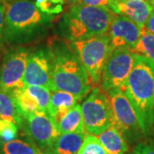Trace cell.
<instances>
[{
    "mask_svg": "<svg viewBox=\"0 0 154 154\" xmlns=\"http://www.w3.org/2000/svg\"><path fill=\"white\" fill-rule=\"evenodd\" d=\"M145 28H146L149 32L154 34V9L152 11L147 21L145 24Z\"/></svg>",
    "mask_w": 154,
    "mask_h": 154,
    "instance_id": "obj_29",
    "label": "cell"
},
{
    "mask_svg": "<svg viewBox=\"0 0 154 154\" xmlns=\"http://www.w3.org/2000/svg\"><path fill=\"white\" fill-rule=\"evenodd\" d=\"M77 154H108L99 142L98 137L87 134Z\"/></svg>",
    "mask_w": 154,
    "mask_h": 154,
    "instance_id": "obj_23",
    "label": "cell"
},
{
    "mask_svg": "<svg viewBox=\"0 0 154 154\" xmlns=\"http://www.w3.org/2000/svg\"><path fill=\"white\" fill-rule=\"evenodd\" d=\"M51 17L42 13L31 0H6L4 34L11 42L31 40L44 30Z\"/></svg>",
    "mask_w": 154,
    "mask_h": 154,
    "instance_id": "obj_2",
    "label": "cell"
},
{
    "mask_svg": "<svg viewBox=\"0 0 154 154\" xmlns=\"http://www.w3.org/2000/svg\"><path fill=\"white\" fill-rule=\"evenodd\" d=\"M63 1H64V3H69V4L76 5V4H79L80 0H63Z\"/></svg>",
    "mask_w": 154,
    "mask_h": 154,
    "instance_id": "obj_30",
    "label": "cell"
},
{
    "mask_svg": "<svg viewBox=\"0 0 154 154\" xmlns=\"http://www.w3.org/2000/svg\"><path fill=\"white\" fill-rule=\"evenodd\" d=\"M141 28L132 20L121 15L114 14L107 32L113 48L132 50L140 37Z\"/></svg>",
    "mask_w": 154,
    "mask_h": 154,
    "instance_id": "obj_12",
    "label": "cell"
},
{
    "mask_svg": "<svg viewBox=\"0 0 154 154\" xmlns=\"http://www.w3.org/2000/svg\"><path fill=\"white\" fill-rule=\"evenodd\" d=\"M128 154H134V153H133V152H132V153H128Z\"/></svg>",
    "mask_w": 154,
    "mask_h": 154,
    "instance_id": "obj_34",
    "label": "cell"
},
{
    "mask_svg": "<svg viewBox=\"0 0 154 154\" xmlns=\"http://www.w3.org/2000/svg\"><path fill=\"white\" fill-rule=\"evenodd\" d=\"M27 90L38 102L39 108L47 112L51 101V91L41 86H25ZM48 113V112H47Z\"/></svg>",
    "mask_w": 154,
    "mask_h": 154,
    "instance_id": "obj_22",
    "label": "cell"
},
{
    "mask_svg": "<svg viewBox=\"0 0 154 154\" xmlns=\"http://www.w3.org/2000/svg\"><path fill=\"white\" fill-rule=\"evenodd\" d=\"M29 140L42 152H47L60 135L57 124L45 110H37L23 119L22 126Z\"/></svg>",
    "mask_w": 154,
    "mask_h": 154,
    "instance_id": "obj_9",
    "label": "cell"
},
{
    "mask_svg": "<svg viewBox=\"0 0 154 154\" xmlns=\"http://www.w3.org/2000/svg\"><path fill=\"white\" fill-rule=\"evenodd\" d=\"M67 45L88 72L93 84H98L101 80L105 63L114 50L107 33L68 40Z\"/></svg>",
    "mask_w": 154,
    "mask_h": 154,
    "instance_id": "obj_5",
    "label": "cell"
},
{
    "mask_svg": "<svg viewBox=\"0 0 154 154\" xmlns=\"http://www.w3.org/2000/svg\"><path fill=\"white\" fill-rule=\"evenodd\" d=\"M57 127L60 134L68 133L85 134L86 130L83 122L81 105L76 104L74 107L68 110L66 114L57 123Z\"/></svg>",
    "mask_w": 154,
    "mask_h": 154,
    "instance_id": "obj_18",
    "label": "cell"
},
{
    "mask_svg": "<svg viewBox=\"0 0 154 154\" xmlns=\"http://www.w3.org/2000/svg\"><path fill=\"white\" fill-rule=\"evenodd\" d=\"M4 1H5V0H0V4H1V3H3Z\"/></svg>",
    "mask_w": 154,
    "mask_h": 154,
    "instance_id": "obj_32",
    "label": "cell"
},
{
    "mask_svg": "<svg viewBox=\"0 0 154 154\" xmlns=\"http://www.w3.org/2000/svg\"><path fill=\"white\" fill-rule=\"evenodd\" d=\"M112 110V125L120 131L130 145L137 144L144 137L137 116L128 99L121 88H113L107 92Z\"/></svg>",
    "mask_w": 154,
    "mask_h": 154,
    "instance_id": "obj_6",
    "label": "cell"
},
{
    "mask_svg": "<svg viewBox=\"0 0 154 154\" xmlns=\"http://www.w3.org/2000/svg\"><path fill=\"white\" fill-rule=\"evenodd\" d=\"M81 97L64 91H53L51 95L48 114L57 124L60 119L66 114V112L72 107L78 104Z\"/></svg>",
    "mask_w": 154,
    "mask_h": 154,
    "instance_id": "obj_14",
    "label": "cell"
},
{
    "mask_svg": "<svg viewBox=\"0 0 154 154\" xmlns=\"http://www.w3.org/2000/svg\"><path fill=\"white\" fill-rule=\"evenodd\" d=\"M39 154H45V153H44V152H40Z\"/></svg>",
    "mask_w": 154,
    "mask_h": 154,
    "instance_id": "obj_33",
    "label": "cell"
},
{
    "mask_svg": "<svg viewBox=\"0 0 154 154\" xmlns=\"http://www.w3.org/2000/svg\"><path fill=\"white\" fill-rule=\"evenodd\" d=\"M6 11V0L0 4V40L4 35L5 30V17Z\"/></svg>",
    "mask_w": 154,
    "mask_h": 154,
    "instance_id": "obj_28",
    "label": "cell"
},
{
    "mask_svg": "<svg viewBox=\"0 0 154 154\" xmlns=\"http://www.w3.org/2000/svg\"><path fill=\"white\" fill-rule=\"evenodd\" d=\"M53 51L38 49L28 54L23 82L25 86H41L51 90Z\"/></svg>",
    "mask_w": 154,
    "mask_h": 154,
    "instance_id": "obj_10",
    "label": "cell"
},
{
    "mask_svg": "<svg viewBox=\"0 0 154 154\" xmlns=\"http://www.w3.org/2000/svg\"><path fill=\"white\" fill-rule=\"evenodd\" d=\"M98 139L108 154H126L129 148L128 143L114 125L99 134Z\"/></svg>",
    "mask_w": 154,
    "mask_h": 154,
    "instance_id": "obj_15",
    "label": "cell"
},
{
    "mask_svg": "<svg viewBox=\"0 0 154 154\" xmlns=\"http://www.w3.org/2000/svg\"><path fill=\"white\" fill-rule=\"evenodd\" d=\"M53 51L51 90L64 91L83 98L91 91L93 82L88 72L68 45H58Z\"/></svg>",
    "mask_w": 154,
    "mask_h": 154,
    "instance_id": "obj_4",
    "label": "cell"
},
{
    "mask_svg": "<svg viewBox=\"0 0 154 154\" xmlns=\"http://www.w3.org/2000/svg\"><path fill=\"white\" fill-rule=\"evenodd\" d=\"M114 13L105 6L76 4L63 16L60 31L68 40L107 33Z\"/></svg>",
    "mask_w": 154,
    "mask_h": 154,
    "instance_id": "obj_3",
    "label": "cell"
},
{
    "mask_svg": "<svg viewBox=\"0 0 154 154\" xmlns=\"http://www.w3.org/2000/svg\"><path fill=\"white\" fill-rule=\"evenodd\" d=\"M146 1H148L149 4H150L152 6V7H153V9H154V0H146Z\"/></svg>",
    "mask_w": 154,
    "mask_h": 154,
    "instance_id": "obj_31",
    "label": "cell"
},
{
    "mask_svg": "<svg viewBox=\"0 0 154 154\" xmlns=\"http://www.w3.org/2000/svg\"><path fill=\"white\" fill-rule=\"evenodd\" d=\"M134 154H154V144L151 141L144 140L138 142L133 150Z\"/></svg>",
    "mask_w": 154,
    "mask_h": 154,
    "instance_id": "obj_26",
    "label": "cell"
},
{
    "mask_svg": "<svg viewBox=\"0 0 154 154\" xmlns=\"http://www.w3.org/2000/svg\"><path fill=\"white\" fill-rule=\"evenodd\" d=\"M135 54L144 56L154 62V34L146 28H141L140 37L132 50Z\"/></svg>",
    "mask_w": 154,
    "mask_h": 154,
    "instance_id": "obj_20",
    "label": "cell"
},
{
    "mask_svg": "<svg viewBox=\"0 0 154 154\" xmlns=\"http://www.w3.org/2000/svg\"><path fill=\"white\" fill-rule=\"evenodd\" d=\"M111 0H80L79 4L89 6H105L108 7Z\"/></svg>",
    "mask_w": 154,
    "mask_h": 154,
    "instance_id": "obj_27",
    "label": "cell"
},
{
    "mask_svg": "<svg viewBox=\"0 0 154 154\" xmlns=\"http://www.w3.org/2000/svg\"><path fill=\"white\" fill-rule=\"evenodd\" d=\"M135 61V53L128 48H116L109 56L101 75V88L108 92L122 88L129 75Z\"/></svg>",
    "mask_w": 154,
    "mask_h": 154,
    "instance_id": "obj_8",
    "label": "cell"
},
{
    "mask_svg": "<svg viewBox=\"0 0 154 154\" xmlns=\"http://www.w3.org/2000/svg\"><path fill=\"white\" fill-rule=\"evenodd\" d=\"M18 134V127L17 124L10 121L0 118V138L5 142L15 140Z\"/></svg>",
    "mask_w": 154,
    "mask_h": 154,
    "instance_id": "obj_25",
    "label": "cell"
},
{
    "mask_svg": "<svg viewBox=\"0 0 154 154\" xmlns=\"http://www.w3.org/2000/svg\"><path fill=\"white\" fill-rule=\"evenodd\" d=\"M63 0H36L35 5L39 11L42 13L48 16L58 15L61 13L63 8V5H64Z\"/></svg>",
    "mask_w": 154,
    "mask_h": 154,
    "instance_id": "obj_24",
    "label": "cell"
},
{
    "mask_svg": "<svg viewBox=\"0 0 154 154\" xmlns=\"http://www.w3.org/2000/svg\"><path fill=\"white\" fill-rule=\"evenodd\" d=\"M108 8L114 14L129 18L140 28L145 27L153 10L146 0H111Z\"/></svg>",
    "mask_w": 154,
    "mask_h": 154,
    "instance_id": "obj_13",
    "label": "cell"
},
{
    "mask_svg": "<svg viewBox=\"0 0 154 154\" xmlns=\"http://www.w3.org/2000/svg\"><path fill=\"white\" fill-rule=\"evenodd\" d=\"M2 152L3 154H39L41 152L31 140L24 141L17 139L3 144Z\"/></svg>",
    "mask_w": 154,
    "mask_h": 154,
    "instance_id": "obj_21",
    "label": "cell"
},
{
    "mask_svg": "<svg viewBox=\"0 0 154 154\" xmlns=\"http://www.w3.org/2000/svg\"><path fill=\"white\" fill-rule=\"evenodd\" d=\"M11 92L16 99L18 110L22 119H24L31 113L41 110L38 106L37 100L28 92L25 86L22 88L15 89Z\"/></svg>",
    "mask_w": 154,
    "mask_h": 154,
    "instance_id": "obj_19",
    "label": "cell"
},
{
    "mask_svg": "<svg viewBox=\"0 0 154 154\" xmlns=\"http://www.w3.org/2000/svg\"><path fill=\"white\" fill-rule=\"evenodd\" d=\"M122 90L132 105L144 137L154 128V62L135 54V61Z\"/></svg>",
    "mask_w": 154,
    "mask_h": 154,
    "instance_id": "obj_1",
    "label": "cell"
},
{
    "mask_svg": "<svg viewBox=\"0 0 154 154\" xmlns=\"http://www.w3.org/2000/svg\"><path fill=\"white\" fill-rule=\"evenodd\" d=\"M0 118L17 124L18 128L22 126L23 119L20 116L17 101L11 91L0 87Z\"/></svg>",
    "mask_w": 154,
    "mask_h": 154,
    "instance_id": "obj_17",
    "label": "cell"
},
{
    "mask_svg": "<svg viewBox=\"0 0 154 154\" xmlns=\"http://www.w3.org/2000/svg\"><path fill=\"white\" fill-rule=\"evenodd\" d=\"M85 130L99 135L113 123L109 96L103 89L94 88L81 105Z\"/></svg>",
    "mask_w": 154,
    "mask_h": 154,
    "instance_id": "obj_7",
    "label": "cell"
},
{
    "mask_svg": "<svg viewBox=\"0 0 154 154\" xmlns=\"http://www.w3.org/2000/svg\"><path fill=\"white\" fill-rule=\"evenodd\" d=\"M7 1H10V0H7Z\"/></svg>",
    "mask_w": 154,
    "mask_h": 154,
    "instance_id": "obj_35",
    "label": "cell"
},
{
    "mask_svg": "<svg viewBox=\"0 0 154 154\" xmlns=\"http://www.w3.org/2000/svg\"><path fill=\"white\" fill-rule=\"evenodd\" d=\"M29 52L17 47L7 53L0 67V87L8 91L23 88V76Z\"/></svg>",
    "mask_w": 154,
    "mask_h": 154,
    "instance_id": "obj_11",
    "label": "cell"
},
{
    "mask_svg": "<svg viewBox=\"0 0 154 154\" xmlns=\"http://www.w3.org/2000/svg\"><path fill=\"white\" fill-rule=\"evenodd\" d=\"M86 133H68L60 134L45 154H77L82 145Z\"/></svg>",
    "mask_w": 154,
    "mask_h": 154,
    "instance_id": "obj_16",
    "label": "cell"
}]
</instances>
